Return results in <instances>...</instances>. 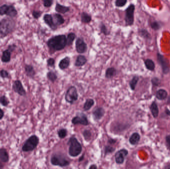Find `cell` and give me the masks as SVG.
<instances>
[{"label":"cell","mask_w":170,"mask_h":169,"mask_svg":"<svg viewBox=\"0 0 170 169\" xmlns=\"http://www.w3.org/2000/svg\"><path fill=\"white\" fill-rule=\"evenodd\" d=\"M46 44L51 51H61L67 45V37L64 34L55 35L49 39Z\"/></svg>","instance_id":"6da1fadb"},{"label":"cell","mask_w":170,"mask_h":169,"mask_svg":"<svg viewBox=\"0 0 170 169\" xmlns=\"http://www.w3.org/2000/svg\"><path fill=\"white\" fill-rule=\"evenodd\" d=\"M15 21L13 18L5 17L0 20V39H3L12 33L15 28Z\"/></svg>","instance_id":"7a4b0ae2"},{"label":"cell","mask_w":170,"mask_h":169,"mask_svg":"<svg viewBox=\"0 0 170 169\" xmlns=\"http://www.w3.org/2000/svg\"><path fill=\"white\" fill-rule=\"evenodd\" d=\"M67 145L69 146L68 154L71 157H76L82 152V145L75 136L69 138Z\"/></svg>","instance_id":"3957f363"},{"label":"cell","mask_w":170,"mask_h":169,"mask_svg":"<svg viewBox=\"0 0 170 169\" xmlns=\"http://www.w3.org/2000/svg\"><path fill=\"white\" fill-rule=\"evenodd\" d=\"M52 165L60 167H65L70 165V162L66 159L65 156L59 153L53 154L50 158Z\"/></svg>","instance_id":"277c9868"},{"label":"cell","mask_w":170,"mask_h":169,"mask_svg":"<svg viewBox=\"0 0 170 169\" xmlns=\"http://www.w3.org/2000/svg\"><path fill=\"white\" fill-rule=\"evenodd\" d=\"M39 142V138L36 135H33L26 140L22 146L23 152H30L35 150Z\"/></svg>","instance_id":"5b68a950"},{"label":"cell","mask_w":170,"mask_h":169,"mask_svg":"<svg viewBox=\"0 0 170 169\" xmlns=\"http://www.w3.org/2000/svg\"><path fill=\"white\" fill-rule=\"evenodd\" d=\"M79 98V95L76 87L71 86L67 89L65 95V101L69 104H74L77 101Z\"/></svg>","instance_id":"8992f818"},{"label":"cell","mask_w":170,"mask_h":169,"mask_svg":"<svg viewBox=\"0 0 170 169\" xmlns=\"http://www.w3.org/2000/svg\"><path fill=\"white\" fill-rule=\"evenodd\" d=\"M135 9V5L133 4H131L125 10V22L126 26L133 25Z\"/></svg>","instance_id":"52a82bcc"},{"label":"cell","mask_w":170,"mask_h":169,"mask_svg":"<svg viewBox=\"0 0 170 169\" xmlns=\"http://www.w3.org/2000/svg\"><path fill=\"white\" fill-rule=\"evenodd\" d=\"M157 61L161 67L163 73L167 75L170 71V64L168 60L165 57L164 55L158 52L157 54Z\"/></svg>","instance_id":"ba28073f"},{"label":"cell","mask_w":170,"mask_h":169,"mask_svg":"<svg viewBox=\"0 0 170 169\" xmlns=\"http://www.w3.org/2000/svg\"><path fill=\"white\" fill-rule=\"evenodd\" d=\"M71 123L74 125H81L87 126L89 125L88 118L85 114L83 113L77 114L76 116L72 118Z\"/></svg>","instance_id":"9c48e42d"},{"label":"cell","mask_w":170,"mask_h":169,"mask_svg":"<svg viewBox=\"0 0 170 169\" xmlns=\"http://www.w3.org/2000/svg\"><path fill=\"white\" fill-rule=\"evenodd\" d=\"M12 89L14 92L20 96H25L27 95V92L23 87V83L19 80H16L13 81Z\"/></svg>","instance_id":"30bf717a"},{"label":"cell","mask_w":170,"mask_h":169,"mask_svg":"<svg viewBox=\"0 0 170 169\" xmlns=\"http://www.w3.org/2000/svg\"><path fill=\"white\" fill-rule=\"evenodd\" d=\"M128 154V150L125 148H122L121 149L118 150L115 155V161L116 163L119 165H121L123 163L125 159Z\"/></svg>","instance_id":"8fae6325"},{"label":"cell","mask_w":170,"mask_h":169,"mask_svg":"<svg viewBox=\"0 0 170 169\" xmlns=\"http://www.w3.org/2000/svg\"><path fill=\"white\" fill-rule=\"evenodd\" d=\"M75 48L77 53L79 54H83L87 51L88 46L82 38L79 37L76 41Z\"/></svg>","instance_id":"7c38bea8"},{"label":"cell","mask_w":170,"mask_h":169,"mask_svg":"<svg viewBox=\"0 0 170 169\" xmlns=\"http://www.w3.org/2000/svg\"><path fill=\"white\" fill-rule=\"evenodd\" d=\"M43 19L46 25H48L52 30L54 31L57 29L58 26L54 23L53 18L51 15H50V14L44 15L43 17Z\"/></svg>","instance_id":"4fadbf2b"},{"label":"cell","mask_w":170,"mask_h":169,"mask_svg":"<svg viewBox=\"0 0 170 169\" xmlns=\"http://www.w3.org/2000/svg\"><path fill=\"white\" fill-rule=\"evenodd\" d=\"M105 114V110L103 107H97L92 112V115L95 121L101 119Z\"/></svg>","instance_id":"5bb4252c"},{"label":"cell","mask_w":170,"mask_h":169,"mask_svg":"<svg viewBox=\"0 0 170 169\" xmlns=\"http://www.w3.org/2000/svg\"><path fill=\"white\" fill-rule=\"evenodd\" d=\"M25 72L27 77L31 79H33L36 75V72L34 67L31 65L26 64L25 67Z\"/></svg>","instance_id":"9a60e30c"},{"label":"cell","mask_w":170,"mask_h":169,"mask_svg":"<svg viewBox=\"0 0 170 169\" xmlns=\"http://www.w3.org/2000/svg\"><path fill=\"white\" fill-rule=\"evenodd\" d=\"M87 61L88 60L85 56L80 55L77 57L76 61L75 62V66L76 67H83L86 65Z\"/></svg>","instance_id":"2e32d148"},{"label":"cell","mask_w":170,"mask_h":169,"mask_svg":"<svg viewBox=\"0 0 170 169\" xmlns=\"http://www.w3.org/2000/svg\"><path fill=\"white\" fill-rule=\"evenodd\" d=\"M70 65V58L69 57H65L60 61L58 64L59 69L61 70H64L68 68Z\"/></svg>","instance_id":"e0dca14e"},{"label":"cell","mask_w":170,"mask_h":169,"mask_svg":"<svg viewBox=\"0 0 170 169\" xmlns=\"http://www.w3.org/2000/svg\"><path fill=\"white\" fill-rule=\"evenodd\" d=\"M55 10L56 12H57L58 13L64 14L70 11V8L69 7L62 5L59 3L57 2L56 4Z\"/></svg>","instance_id":"ac0fdd59"},{"label":"cell","mask_w":170,"mask_h":169,"mask_svg":"<svg viewBox=\"0 0 170 169\" xmlns=\"http://www.w3.org/2000/svg\"><path fill=\"white\" fill-rule=\"evenodd\" d=\"M17 10H16L15 7L13 5H9L8 10L6 13V15L9 17L13 18L16 17L17 15Z\"/></svg>","instance_id":"d6986e66"},{"label":"cell","mask_w":170,"mask_h":169,"mask_svg":"<svg viewBox=\"0 0 170 169\" xmlns=\"http://www.w3.org/2000/svg\"><path fill=\"white\" fill-rule=\"evenodd\" d=\"M11 53L8 49L4 51L2 53L1 61L4 63H9L11 60Z\"/></svg>","instance_id":"ffe728a7"},{"label":"cell","mask_w":170,"mask_h":169,"mask_svg":"<svg viewBox=\"0 0 170 169\" xmlns=\"http://www.w3.org/2000/svg\"><path fill=\"white\" fill-rule=\"evenodd\" d=\"M168 95V92L164 89H160L156 93V97L159 100L166 99Z\"/></svg>","instance_id":"44dd1931"},{"label":"cell","mask_w":170,"mask_h":169,"mask_svg":"<svg viewBox=\"0 0 170 169\" xmlns=\"http://www.w3.org/2000/svg\"><path fill=\"white\" fill-rule=\"evenodd\" d=\"M117 70L114 67H108L105 71V77L106 79H112L117 75Z\"/></svg>","instance_id":"7402d4cb"},{"label":"cell","mask_w":170,"mask_h":169,"mask_svg":"<svg viewBox=\"0 0 170 169\" xmlns=\"http://www.w3.org/2000/svg\"><path fill=\"white\" fill-rule=\"evenodd\" d=\"M53 18L54 23L57 26L63 24L65 22V19L60 14L58 13L54 14Z\"/></svg>","instance_id":"603a6c76"},{"label":"cell","mask_w":170,"mask_h":169,"mask_svg":"<svg viewBox=\"0 0 170 169\" xmlns=\"http://www.w3.org/2000/svg\"><path fill=\"white\" fill-rule=\"evenodd\" d=\"M0 160L4 163H7L9 160V155L6 149H0Z\"/></svg>","instance_id":"cb8c5ba5"},{"label":"cell","mask_w":170,"mask_h":169,"mask_svg":"<svg viewBox=\"0 0 170 169\" xmlns=\"http://www.w3.org/2000/svg\"><path fill=\"white\" fill-rule=\"evenodd\" d=\"M140 139V136L137 133H134L130 136L129 139V142L132 145L137 144Z\"/></svg>","instance_id":"d4e9b609"},{"label":"cell","mask_w":170,"mask_h":169,"mask_svg":"<svg viewBox=\"0 0 170 169\" xmlns=\"http://www.w3.org/2000/svg\"><path fill=\"white\" fill-rule=\"evenodd\" d=\"M92 19L91 15L86 12H83L81 15V20L82 23L85 24L90 23Z\"/></svg>","instance_id":"484cf974"},{"label":"cell","mask_w":170,"mask_h":169,"mask_svg":"<svg viewBox=\"0 0 170 169\" xmlns=\"http://www.w3.org/2000/svg\"><path fill=\"white\" fill-rule=\"evenodd\" d=\"M95 104V101L94 99L91 98H89L86 99V101L85 102L83 106V109L85 111H88L90 110L92 107L94 106Z\"/></svg>","instance_id":"4316f807"},{"label":"cell","mask_w":170,"mask_h":169,"mask_svg":"<svg viewBox=\"0 0 170 169\" xmlns=\"http://www.w3.org/2000/svg\"><path fill=\"white\" fill-rule=\"evenodd\" d=\"M150 111H151V113L152 115L153 116V117L156 118L158 117L159 115V109L158 107V105H157L156 102L155 101L152 102V103L151 104L150 107Z\"/></svg>","instance_id":"83f0119b"},{"label":"cell","mask_w":170,"mask_h":169,"mask_svg":"<svg viewBox=\"0 0 170 169\" xmlns=\"http://www.w3.org/2000/svg\"><path fill=\"white\" fill-rule=\"evenodd\" d=\"M144 65L146 69L150 71H154L155 69V64L154 62L150 59H147L144 61Z\"/></svg>","instance_id":"f1b7e54d"},{"label":"cell","mask_w":170,"mask_h":169,"mask_svg":"<svg viewBox=\"0 0 170 169\" xmlns=\"http://www.w3.org/2000/svg\"><path fill=\"white\" fill-rule=\"evenodd\" d=\"M139 80V77L137 75H135L132 77L131 80L129 81V86H130V89L132 91L135 90L136 86L137 84V83Z\"/></svg>","instance_id":"f546056e"},{"label":"cell","mask_w":170,"mask_h":169,"mask_svg":"<svg viewBox=\"0 0 170 169\" xmlns=\"http://www.w3.org/2000/svg\"><path fill=\"white\" fill-rule=\"evenodd\" d=\"M76 38V35L74 33H69V34L67 35V45H68V46L72 45Z\"/></svg>","instance_id":"4dcf8cb0"},{"label":"cell","mask_w":170,"mask_h":169,"mask_svg":"<svg viewBox=\"0 0 170 169\" xmlns=\"http://www.w3.org/2000/svg\"><path fill=\"white\" fill-rule=\"evenodd\" d=\"M46 77L48 80L52 83H54L58 79L57 75L53 71H48L46 75Z\"/></svg>","instance_id":"1f68e13d"},{"label":"cell","mask_w":170,"mask_h":169,"mask_svg":"<svg viewBox=\"0 0 170 169\" xmlns=\"http://www.w3.org/2000/svg\"><path fill=\"white\" fill-rule=\"evenodd\" d=\"M68 134V131L66 129L61 128L59 129L57 131L58 136L60 139H64L67 137Z\"/></svg>","instance_id":"d6a6232c"},{"label":"cell","mask_w":170,"mask_h":169,"mask_svg":"<svg viewBox=\"0 0 170 169\" xmlns=\"http://www.w3.org/2000/svg\"><path fill=\"white\" fill-rule=\"evenodd\" d=\"M139 33L140 36H141L142 37H143L146 39H148L150 38V37H151V35L149 33V32L146 29H140L139 31Z\"/></svg>","instance_id":"836d02e7"},{"label":"cell","mask_w":170,"mask_h":169,"mask_svg":"<svg viewBox=\"0 0 170 169\" xmlns=\"http://www.w3.org/2000/svg\"><path fill=\"white\" fill-rule=\"evenodd\" d=\"M99 27L101 33L102 34H103L105 36H107L110 34L109 31L108 30V29H107V27L106 26V25L104 23H101L99 24Z\"/></svg>","instance_id":"e575fe53"},{"label":"cell","mask_w":170,"mask_h":169,"mask_svg":"<svg viewBox=\"0 0 170 169\" xmlns=\"http://www.w3.org/2000/svg\"><path fill=\"white\" fill-rule=\"evenodd\" d=\"M83 135L86 141H89L92 138V133L89 129H85L83 132Z\"/></svg>","instance_id":"d590c367"},{"label":"cell","mask_w":170,"mask_h":169,"mask_svg":"<svg viewBox=\"0 0 170 169\" xmlns=\"http://www.w3.org/2000/svg\"><path fill=\"white\" fill-rule=\"evenodd\" d=\"M0 104L2 106L7 107L10 104V101L5 95H2L0 97Z\"/></svg>","instance_id":"8d00e7d4"},{"label":"cell","mask_w":170,"mask_h":169,"mask_svg":"<svg viewBox=\"0 0 170 169\" xmlns=\"http://www.w3.org/2000/svg\"><path fill=\"white\" fill-rule=\"evenodd\" d=\"M115 150V148L110 145H106L105 147V155H107V154L112 153Z\"/></svg>","instance_id":"74e56055"},{"label":"cell","mask_w":170,"mask_h":169,"mask_svg":"<svg viewBox=\"0 0 170 169\" xmlns=\"http://www.w3.org/2000/svg\"><path fill=\"white\" fill-rule=\"evenodd\" d=\"M127 3V0H117L115 2V6L118 8H121L125 6Z\"/></svg>","instance_id":"f35d334b"},{"label":"cell","mask_w":170,"mask_h":169,"mask_svg":"<svg viewBox=\"0 0 170 169\" xmlns=\"http://www.w3.org/2000/svg\"><path fill=\"white\" fill-rule=\"evenodd\" d=\"M150 26L152 29L155 31L158 30L161 28V25L160 23L157 21H153L150 24Z\"/></svg>","instance_id":"ab89813d"},{"label":"cell","mask_w":170,"mask_h":169,"mask_svg":"<svg viewBox=\"0 0 170 169\" xmlns=\"http://www.w3.org/2000/svg\"><path fill=\"white\" fill-rule=\"evenodd\" d=\"M8 6L9 5L7 4H4L0 6V15H6L8 10Z\"/></svg>","instance_id":"60d3db41"},{"label":"cell","mask_w":170,"mask_h":169,"mask_svg":"<svg viewBox=\"0 0 170 169\" xmlns=\"http://www.w3.org/2000/svg\"><path fill=\"white\" fill-rule=\"evenodd\" d=\"M0 77H2V79H8L9 78L10 75L7 71L5 69H1L0 71Z\"/></svg>","instance_id":"b9f144b4"},{"label":"cell","mask_w":170,"mask_h":169,"mask_svg":"<svg viewBox=\"0 0 170 169\" xmlns=\"http://www.w3.org/2000/svg\"><path fill=\"white\" fill-rule=\"evenodd\" d=\"M42 12L39 11L34 10L32 12V15L35 19H38L42 15Z\"/></svg>","instance_id":"7bdbcfd3"},{"label":"cell","mask_w":170,"mask_h":169,"mask_svg":"<svg viewBox=\"0 0 170 169\" xmlns=\"http://www.w3.org/2000/svg\"><path fill=\"white\" fill-rule=\"evenodd\" d=\"M53 3L52 0H43V5L45 8H50L51 7Z\"/></svg>","instance_id":"ee69618b"},{"label":"cell","mask_w":170,"mask_h":169,"mask_svg":"<svg viewBox=\"0 0 170 169\" xmlns=\"http://www.w3.org/2000/svg\"><path fill=\"white\" fill-rule=\"evenodd\" d=\"M55 64V60L52 58H50L47 60V65L49 67H54Z\"/></svg>","instance_id":"f6af8a7d"},{"label":"cell","mask_w":170,"mask_h":169,"mask_svg":"<svg viewBox=\"0 0 170 169\" xmlns=\"http://www.w3.org/2000/svg\"><path fill=\"white\" fill-rule=\"evenodd\" d=\"M151 83H152L153 85L158 86L160 84V81L158 77H154L151 79Z\"/></svg>","instance_id":"bcb514c9"},{"label":"cell","mask_w":170,"mask_h":169,"mask_svg":"<svg viewBox=\"0 0 170 169\" xmlns=\"http://www.w3.org/2000/svg\"><path fill=\"white\" fill-rule=\"evenodd\" d=\"M16 47H17V46L15 44H13L10 45L8 46V49L10 51V52H12L15 50Z\"/></svg>","instance_id":"7dc6e473"},{"label":"cell","mask_w":170,"mask_h":169,"mask_svg":"<svg viewBox=\"0 0 170 169\" xmlns=\"http://www.w3.org/2000/svg\"><path fill=\"white\" fill-rule=\"evenodd\" d=\"M117 142V139H114V138H109V139H108L107 142L108 143L111 145H113V144H115L116 142Z\"/></svg>","instance_id":"c3c4849f"},{"label":"cell","mask_w":170,"mask_h":169,"mask_svg":"<svg viewBox=\"0 0 170 169\" xmlns=\"http://www.w3.org/2000/svg\"><path fill=\"white\" fill-rule=\"evenodd\" d=\"M166 141L167 143L168 144L170 148V135L167 136L166 137Z\"/></svg>","instance_id":"681fc988"},{"label":"cell","mask_w":170,"mask_h":169,"mask_svg":"<svg viewBox=\"0 0 170 169\" xmlns=\"http://www.w3.org/2000/svg\"><path fill=\"white\" fill-rule=\"evenodd\" d=\"M4 116V112L3 110L0 108V120L2 119Z\"/></svg>","instance_id":"f907efd6"},{"label":"cell","mask_w":170,"mask_h":169,"mask_svg":"<svg viewBox=\"0 0 170 169\" xmlns=\"http://www.w3.org/2000/svg\"><path fill=\"white\" fill-rule=\"evenodd\" d=\"M89 169H97V166L96 164H92L91 165H90Z\"/></svg>","instance_id":"816d5d0a"},{"label":"cell","mask_w":170,"mask_h":169,"mask_svg":"<svg viewBox=\"0 0 170 169\" xmlns=\"http://www.w3.org/2000/svg\"><path fill=\"white\" fill-rule=\"evenodd\" d=\"M84 159V154H83L79 158V162H80L82 161Z\"/></svg>","instance_id":"f5cc1de1"},{"label":"cell","mask_w":170,"mask_h":169,"mask_svg":"<svg viewBox=\"0 0 170 169\" xmlns=\"http://www.w3.org/2000/svg\"><path fill=\"white\" fill-rule=\"evenodd\" d=\"M3 167H4L3 165L0 162V169H2L3 168Z\"/></svg>","instance_id":"db71d44e"},{"label":"cell","mask_w":170,"mask_h":169,"mask_svg":"<svg viewBox=\"0 0 170 169\" xmlns=\"http://www.w3.org/2000/svg\"><path fill=\"white\" fill-rule=\"evenodd\" d=\"M165 169H170V165H169L166 166V167L165 168Z\"/></svg>","instance_id":"11a10c76"},{"label":"cell","mask_w":170,"mask_h":169,"mask_svg":"<svg viewBox=\"0 0 170 169\" xmlns=\"http://www.w3.org/2000/svg\"><path fill=\"white\" fill-rule=\"evenodd\" d=\"M168 103L169 104H170V97H169V99Z\"/></svg>","instance_id":"9f6ffc18"}]
</instances>
